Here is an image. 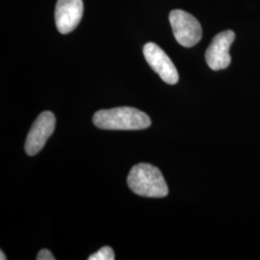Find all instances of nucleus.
Wrapping results in <instances>:
<instances>
[{"instance_id":"obj_2","label":"nucleus","mask_w":260,"mask_h":260,"mask_svg":"<svg viewBox=\"0 0 260 260\" xmlns=\"http://www.w3.org/2000/svg\"><path fill=\"white\" fill-rule=\"evenodd\" d=\"M127 184L137 195L148 198H164L169 189L160 170L148 163H140L130 170Z\"/></svg>"},{"instance_id":"obj_4","label":"nucleus","mask_w":260,"mask_h":260,"mask_svg":"<svg viewBox=\"0 0 260 260\" xmlns=\"http://www.w3.org/2000/svg\"><path fill=\"white\" fill-rule=\"evenodd\" d=\"M56 118L52 112L45 111L34 121L25 141V152L33 156L43 149L55 129Z\"/></svg>"},{"instance_id":"obj_6","label":"nucleus","mask_w":260,"mask_h":260,"mask_svg":"<svg viewBox=\"0 0 260 260\" xmlns=\"http://www.w3.org/2000/svg\"><path fill=\"white\" fill-rule=\"evenodd\" d=\"M143 52L148 64L164 82L170 85L177 83L179 76L177 68L161 47L153 43H148L145 45Z\"/></svg>"},{"instance_id":"obj_5","label":"nucleus","mask_w":260,"mask_h":260,"mask_svg":"<svg viewBox=\"0 0 260 260\" xmlns=\"http://www.w3.org/2000/svg\"><path fill=\"white\" fill-rule=\"evenodd\" d=\"M235 39L233 30H226L213 38L205 52V60L208 67L213 71L224 70L231 65L232 58L230 48Z\"/></svg>"},{"instance_id":"obj_1","label":"nucleus","mask_w":260,"mask_h":260,"mask_svg":"<svg viewBox=\"0 0 260 260\" xmlns=\"http://www.w3.org/2000/svg\"><path fill=\"white\" fill-rule=\"evenodd\" d=\"M93 121L96 127L105 130H142L151 124L146 113L133 107L100 110L93 115Z\"/></svg>"},{"instance_id":"obj_9","label":"nucleus","mask_w":260,"mask_h":260,"mask_svg":"<svg viewBox=\"0 0 260 260\" xmlns=\"http://www.w3.org/2000/svg\"><path fill=\"white\" fill-rule=\"evenodd\" d=\"M36 259L54 260L55 259V257L53 256V254H52V253H51L50 251H48V250H46V249H44V250H42V251H39V253H38Z\"/></svg>"},{"instance_id":"obj_7","label":"nucleus","mask_w":260,"mask_h":260,"mask_svg":"<svg viewBox=\"0 0 260 260\" xmlns=\"http://www.w3.org/2000/svg\"><path fill=\"white\" fill-rule=\"evenodd\" d=\"M82 0H58L56 3V27L61 34L74 31L83 16Z\"/></svg>"},{"instance_id":"obj_8","label":"nucleus","mask_w":260,"mask_h":260,"mask_svg":"<svg viewBox=\"0 0 260 260\" xmlns=\"http://www.w3.org/2000/svg\"><path fill=\"white\" fill-rule=\"evenodd\" d=\"M89 260H114L115 253L110 247H103L99 251L89 256Z\"/></svg>"},{"instance_id":"obj_10","label":"nucleus","mask_w":260,"mask_h":260,"mask_svg":"<svg viewBox=\"0 0 260 260\" xmlns=\"http://www.w3.org/2000/svg\"><path fill=\"white\" fill-rule=\"evenodd\" d=\"M0 259L6 260V256H5V254L3 253V251H1V257H0Z\"/></svg>"},{"instance_id":"obj_3","label":"nucleus","mask_w":260,"mask_h":260,"mask_svg":"<svg viewBox=\"0 0 260 260\" xmlns=\"http://www.w3.org/2000/svg\"><path fill=\"white\" fill-rule=\"evenodd\" d=\"M169 20L177 43L184 47L196 46L202 39L203 29L191 14L182 10H173Z\"/></svg>"}]
</instances>
